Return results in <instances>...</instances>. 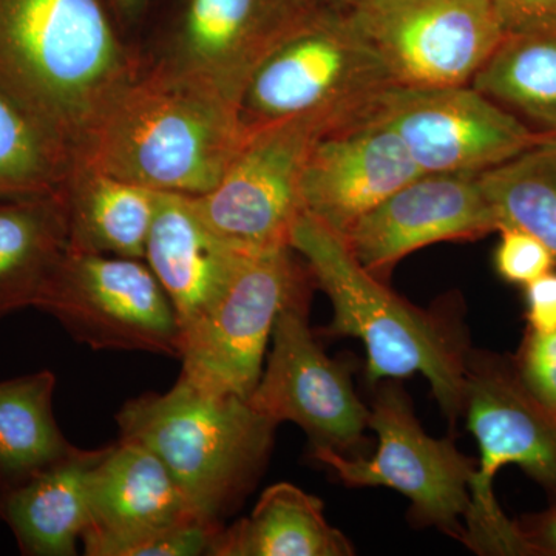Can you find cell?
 <instances>
[{
    "instance_id": "6da1fadb",
    "label": "cell",
    "mask_w": 556,
    "mask_h": 556,
    "mask_svg": "<svg viewBox=\"0 0 556 556\" xmlns=\"http://www.w3.org/2000/svg\"><path fill=\"white\" fill-rule=\"evenodd\" d=\"M139 68L108 0H0V97L72 159Z\"/></svg>"
},
{
    "instance_id": "7a4b0ae2",
    "label": "cell",
    "mask_w": 556,
    "mask_h": 556,
    "mask_svg": "<svg viewBox=\"0 0 556 556\" xmlns=\"http://www.w3.org/2000/svg\"><path fill=\"white\" fill-rule=\"evenodd\" d=\"M244 137L236 104L141 62L73 160L153 192L201 197L225 177Z\"/></svg>"
},
{
    "instance_id": "3957f363",
    "label": "cell",
    "mask_w": 556,
    "mask_h": 556,
    "mask_svg": "<svg viewBox=\"0 0 556 556\" xmlns=\"http://www.w3.org/2000/svg\"><path fill=\"white\" fill-rule=\"evenodd\" d=\"M289 244L331 300V324L318 334L362 340L369 383L420 372L450 419L463 413L468 350L452 324L391 292L357 262L342 236L306 212Z\"/></svg>"
},
{
    "instance_id": "277c9868",
    "label": "cell",
    "mask_w": 556,
    "mask_h": 556,
    "mask_svg": "<svg viewBox=\"0 0 556 556\" xmlns=\"http://www.w3.org/2000/svg\"><path fill=\"white\" fill-rule=\"evenodd\" d=\"M119 438L159 456L201 518L222 522L257 481L276 424L248 399L203 390L179 376L166 393H146L116 415Z\"/></svg>"
},
{
    "instance_id": "5b68a950",
    "label": "cell",
    "mask_w": 556,
    "mask_h": 556,
    "mask_svg": "<svg viewBox=\"0 0 556 556\" xmlns=\"http://www.w3.org/2000/svg\"><path fill=\"white\" fill-rule=\"evenodd\" d=\"M394 84L342 9L320 0L252 73L239 102L241 127L247 134L299 116L345 124Z\"/></svg>"
},
{
    "instance_id": "8992f818",
    "label": "cell",
    "mask_w": 556,
    "mask_h": 556,
    "mask_svg": "<svg viewBox=\"0 0 556 556\" xmlns=\"http://www.w3.org/2000/svg\"><path fill=\"white\" fill-rule=\"evenodd\" d=\"M464 412L481 460L463 543L484 555H530L525 533L497 506L493 479L518 466L556 500V409L526 387L515 358L468 351Z\"/></svg>"
},
{
    "instance_id": "52a82bcc",
    "label": "cell",
    "mask_w": 556,
    "mask_h": 556,
    "mask_svg": "<svg viewBox=\"0 0 556 556\" xmlns=\"http://www.w3.org/2000/svg\"><path fill=\"white\" fill-rule=\"evenodd\" d=\"M320 0H153L142 64L215 91L239 109L263 60ZM144 20V21H146Z\"/></svg>"
},
{
    "instance_id": "ba28073f",
    "label": "cell",
    "mask_w": 556,
    "mask_h": 556,
    "mask_svg": "<svg viewBox=\"0 0 556 556\" xmlns=\"http://www.w3.org/2000/svg\"><path fill=\"white\" fill-rule=\"evenodd\" d=\"M313 283L291 247L243 252L217 302L182 334L181 375L203 390L251 396L278 314Z\"/></svg>"
},
{
    "instance_id": "9c48e42d",
    "label": "cell",
    "mask_w": 556,
    "mask_h": 556,
    "mask_svg": "<svg viewBox=\"0 0 556 556\" xmlns=\"http://www.w3.org/2000/svg\"><path fill=\"white\" fill-rule=\"evenodd\" d=\"M36 308L91 350L181 357L177 313L144 260L68 249Z\"/></svg>"
},
{
    "instance_id": "30bf717a",
    "label": "cell",
    "mask_w": 556,
    "mask_h": 556,
    "mask_svg": "<svg viewBox=\"0 0 556 556\" xmlns=\"http://www.w3.org/2000/svg\"><path fill=\"white\" fill-rule=\"evenodd\" d=\"M369 409L368 427L376 431V455L348 457L332 450L313 452L350 486H388L412 501L420 525L439 527L459 541L470 508V484L478 464L448 439L428 437L417 422L401 386L383 380Z\"/></svg>"
},
{
    "instance_id": "8fae6325",
    "label": "cell",
    "mask_w": 556,
    "mask_h": 556,
    "mask_svg": "<svg viewBox=\"0 0 556 556\" xmlns=\"http://www.w3.org/2000/svg\"><path fill=\"white\" fill-rule=\"evenodd\" d=\"M332 2L402 86H466L506 36L492 0Z\"/></svg>"
},
{
    "instance_id": "7c38bea8",
    "label": "cell",
    "mask_w": 556,
    "mask_h": 556,
    "mask_svg": "<svg viewBox=\"0 0 556 556\" xmlns=\"http://www.w3.org/2000/svg\"><path fill=\"white\" fill-rule=\"evenodd\" d=\"M340 126L324 116H299L247 131L225 177L211 192L190 197L223 240L243 251L291 247L303 214L300 182L311 149Z\"/></svg>"
},
{
    "instance_id": "4fadbf2b",
    "label": "cell",
    "mask_w": 556,
    "mask_h": 556,
    "mask_svg": "<svg viewBox=\"0 0 556 556\" xmlns=\"http://www.w3.org/2000/svg\"><path fill=\"white\" fill-rule=\"evenodd\" d=\"M371 110L396 131L422 174H482L546 137L470 84H394Z\"/></svg>"
},
{
    "instance_id": "5bb4252c",
    "label": "cell",
    "mask_w": 556,
    "mask_h": 556,
    "mask_svg": "<svg viewBox=\"0 0 556 556\" xmlns=\"http://www.w3.org/2000/svg\"><path fill=\"white\" fill-rule=\"evenodd\" d=\"M311 292L292 300L274 325L268 365L248 397L276 426L289 420L306 431L313 452L342 453L364 439L369 409L345 365L324 353L309 328Z\"/></svg>"
},
{
    "instance_id": "9a60e30c",
    "label": "cell",
    "mask_w": 556,
    "mask_h": 556,
    "mask_svg": "<svg viewBox=\"0 0 556 556\" xmlns=\"http://www.w3.org/2000/svg\"><path fill=\"white\" fill-rule=\"evenodd\" d=\"M500 230L479 174H420L348 230L357 262L382 280L417 249L477 240Z\"/></svg>"
},
{
    "instance_id": "2e32d148",
    "label": "cell",
    "mask_w": 556,
    "mask_h": 556,
    "mask_svg": "<svg viewBox=\"0 0 556 556\" xmlns=\"http://www.w3.org/2000/svg\"><path fill=\"white\" fill-rule=\"evenodd\" d=\"M420 174L396 131L369 109L311 149L300 182L303 212L343 237Z\"/></svg>"
},
{
    "instance_id": "e0dca14e",
    "label": "cell",
    "mask_w": 556,
    "mask_h": 556,
    "mask_svg": "<svg viewBox=\"0 0 556 556\" xmlns=\"http://www.w3.org/2000/svg\"><path fill=\"white\" fill-rule=\"evenodd\" d=\"M90 511V526L80 541L89 556H115L135 538L207 521L197 514L159 456L121 438L105 447L94 468Z\"/></svg>"
},
{
    "instance_id": "ac0fdd59",
    "label": "cell",
    "mask_w": 556,
    "mask_h": 556,
    "mask_svg": "<svg viewBox=\"0 0 556 556\" xmlns=\"http://www.w3.org/2000/svg\"><path fill=\"white\" fill-rule=\"evenodd\" d=\"M243 252L208 228L190 197L160 193L144 262L170 299L182 334L217 302Z\"/></svg>"
},
{
    "instance_id": "d6986e66",
    "label": "cell",
    "mask_w": 556,
    "mask_h": 556,
    "mask_svg": "<svg viewBox=\"0 0 556 556\" xmlns=\"http://www.w3.org/2000/svg\"><path fill=\"white\" fill-rule=\"evenodd\" d=\"M104 448L75 447L20 484L0 489V521L22 555L73 556L89 529L93 471Z\"/></svg>"
},
{
    "instance_id": "ffe728a7",
    "label": "cell",
    "mask_w": 556,
    "mask_h": 556,
    "mask_svg": "<svg viewBox=\"0 0 556 556\" xmlns=\"http://www.w3.org/2000/svg\"><path fill=\"white\" fill-rule=\"evenodd\" d=\"M67 251L64 188L0 199V320L36 308Z\"/></svg>"
},
{
    "instance_id": "44dd1931",
    "label": "cell",
    "mask_w": 556,
    "mask_h": 556,
    "mask_svg": "<svg viewBox=\"0 0 556 556\" xmlns=\"http://www.w3.org/2000/svg\"><path fill=\"white\" fill-rule=\"evenodd\" d=\"M64 192L70 251L144 260L160 192L75 160Z\"/></svg>"
},
{
    "instance_id": "7402d4cb",
    "label": "cell",
    "mask_w": 556,
    "mask_h": 556,
    "mask_svg": "<svg viewBox=\"0 0 556 556\" xmlns=\"http://www.w3.org/2000/svg\"><path fill=\"white\" fill-rule=\"evenodd\" d=\"M211 556H350L348 538L324 515V503L299 486L266 489L248 518L223 526Z\"/></svg>"
},
{
    "instance_id": "603a6c76",
    "label": "cell",
    "mask_w": 556,
    "mask_h": 556,
    "mask_svg": "<svg viewBox=\"0 0 556 556\" xmlns=\"http://www.w3.org/2000/svg\"><path fill=\"white\" fill-rule=\"evenodd\" d=\"M56 376L49 369L0 382V489L67 456L75 445L53 413Z\"/></svg>"
},
{
    "instance_id": "cb8c5ba5",
    "label": "cell",
    "mask_w": 556,
    "mask_h": 556,
    "mask_svg": "<svg viewBox=\"0 0 556 556\" xmlns=\"http://www.w3.org/2000/svg\"><path fill=\"white\" fill-rule=\"evenodd\" d=\"M470 86L533 130L556 135V33L504 36Z\"/></svg>"
},
{
    "instance_id": "d4e9b609",
    "label": "cell",
    "mask_w": 556,
    "mask_h": 556,
    "mask_svg": "<svg viewBox=\"0 0 556 556\" xmlns=\"http://www.w3.org/2000/svg\"><path fill=\"white\" fill-rule=\"evenodd\" d=\"M500 229L511 226L543 241L556 258V135L479 174Z\"/></svg>"
},
{
    "instance_id": "484cf974",
    "label": "cell",
    "mask_w": 556,
    "mask_h": 556,
    "mask_svg": "<svg viewBox=\"0 0 556 556\" xmlns=\"http://www.w3.org/2000/svg\"><path fill=\"white\" fill-rule=\"evenodd\" d=\"M72 153L0 97V199L64 188Z\"/></svg>"
},
{
    "instance_id": "4316f807",
    "label": "cell",
    "mask_w": 556,
    "mask_h": 556,
    "mask_svg": "<svg viewBox=\"0 0 556 556\" xmlns=\"http://www.w3.org/2000/svg\"><path fill=\"white\" fill-rule=\"evenodd\" d=\"M500 244L495 252L497 274L508 283L527 285L554 270L555 255L540 239L526 230L501 228Z\"/></svg>"
},
{
    "instance_id": "83f0119b",
    "label": "cell",
    "mask_w": 556,
    "mask_h": 556,
    "mask_svg": "<svg viewBox=\"0 0 556 556\" xmlns=\"http://www.w3.org/2000/svg\"><path fill=\"white\" fill-rule=\"evenodd\" d=\"M519 376L541 402L556 409V328L530 329L518 357Z\"/></svg>"
},
{
    "instance_id": "f1b7e54d",
    "label": "cell",
    "mask_w": 556,
    "mask_h": 556,
    "mask_svg": "<svg viewBox=\"0 0 556 556\" xmlns=\"http://www.w3.org/2000/svg\"><path fill=\"white\" fill-rule=\"evenodd\" d=\"M504 35L556 33V0H492Z\"/></svg>"
},
{
    "instance_id": "f546056e",
    "label": "cell",
    "mask_w": 556,
    "mask_h": 556,
    "mask_svg": "<svg viewBox=\"0 0 556 556\" xmlns=\"http://www.w3.org/2000/svg\"><path fill=\"white\" fill-rule=\"evenodd\" d=\"M527 320L530 329L551 331L556 328V274H544L526 287Z\"/></svg>"
},
{
    "instance_id": "4dcf8cb0",
    "label": "cell",
    "mask_w": 556,
    "mask_h": 556,
    "mask_svg": "<svg viewBox=\"0 0 556 556\" xmlns=\"http://www.w3.org/2000/svg\"><path fill=\"white\" fill-rule=\"evenodd\" d=\"M518 526L535 555H556V506L546 514L525 518Z\"/></svg>"
},
{
    "instance_id": "1f68e13d",
    "label": "cell",
    "mask_w": 556,
    "mask_h": 556,
    "mask_svg": "<svg viewBox=\"0 0 556 556\" xmlns=\"http://www.w3.org/2000/svg\"><path fill=\"white\" fill-rule=\"evenodd\" d=\"M152 2L153 0H108V5L121 30L127 35V31L144 24Z\"/></svg>"
}]
</instances>
